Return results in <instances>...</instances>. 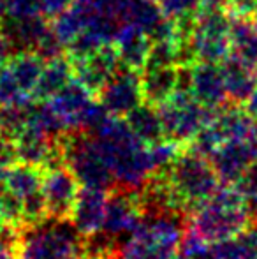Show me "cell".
<instances>
[{
  "mask_svg": "<svg viewBox=\"0 0 257 259\" xmlns=\"http://www.w3.org/2000/svg\"><path fill=\"white\" fill-rule=\"evenodd\" d=\"M46 60L34 52H16L0 69V106L34 101Z\"/></svg>",
  "mask_w": 257,
  "mask_h": 259,
  "instance_id": "52a82bcc",
  "label": "cell"
},
{
  "mask_svg": "<svg viewBox=\"0 0 257 259\" xmlns=\"http://www.w3.org/2000/svg\"><path fill=\"white\" fill-rule=\"evenodd\" d=\"M108 192H110L108 189L85 187V185H81L79 198L78 203H76L71 222L86 238L102 229L104 217H106Z\"/></svg>",
  "mask_w": 257,
  "mask_h": 259,
  "instance_id": "2e32d148",
  "label": "cell"
},
{
  "mask_svg": "<svg viewBox=\"0 0 257 259\" xmlns=\"http://www.w3.org/2000/svg\"><path fill=\"white\" fill-rule=\"evenodd\" d=\"M243 106H245V109L248 111V115H250L252 118H254L255 122H257V90H255L254 94H252L250 97H248V101Z\"/></svg>",
  "mask_w": 257,
  "mask_h": 259,
  "instance_id": "4dcf8cb0",
  "label": "cell"
},
{
  "mask_svg": "<svg viewBox=\"0 0 257 259\" xmlns=\"http://www.w3.org/2000/svg\"><path fill=\"white\" fill-rule=\"evenodd\" d=\"M224 185H234L257 160V134L243 140H229L208 157Z\"/></svg>",
  "mask_w": 257,
  "mask_h": 259,
  "instance_id": "7c38bea8",
  "label": "cell"
},
{
  "mask_svg": "<svg viewBox=\"0 0 257 259\" xmlns=\"http://www.w3.org/2000/svg\"><path fill=\"white\" fill-rule=\"evenodd\" d=\"M7 4H9V0H0V18L4 16V13H6Z\"/></svg>",
  "mask_w": 257,
  "mask_h": 259,
  "instance_id": "d6a6232c",
  "label": "cell"
},
{
  "mask_svg": "<svg viewBox=\"0 0 257 259\" xmlns=\"http://www.w3.org/2000/svg\"><path fill=\"white\" fill-rule=\"evenodd\" d=\"M6 226H7V224H6V222H4V219L0 217V231H2V229L6 228Z\"/></svg>",
  "mask_w": 257,
  "mask_h": 259,
  "instance_id": "e575fe53",
  "label": "cell"
},
{
  "mask_svg": "<svg viewBox=\"0 0 257 259\" xmlns=\"http://www.w3.org/2000/svg\"><path fill=\"white\" fill-rule=\"evenodd\" d=\"M257 219L247 196L236 185H220L219 191L187 217L194 228L210 243L233 238Z\"/></svg>",
  "mask_w": 257,
  "mask_h": 259,
  "instance_id": "7a4b0ae2",
  "label": "cell"
},
{
  "mask_svg": "<svg viewBox=\"0 0 257 259\" xmlns=\"http://www.w3.org/2000/svg\"><path fill=\"white\" fill-rule=\"evenodd\" d=\"M161 111L166 140L189 147L215 111L204 108L189 90L178 89L168 101L157 106Z\"/></svg>",
  "mask_w": 257,
  "mask_h": 259,
  "instance_id": "8992f818",
  "label": "cell"
},
{
  "mask_svg": "<svg viewBox=\"0 0 257 259\" xmlns=\"http://www.w3.org/2000/svg\"><path fill=\"white\" fill-rule=\"evenodd\" d=\"M210 247H212V243L208 240L202 238L189 224L185 226V231H183V236L178 245L180 252H183L190 259H210Z\"/></svg>",
  "mask_w": 257,
  "mask_h": 259,
  "instance_id": "4316f807",
  "label": "cell"
},
{
  "mask_svg": "<svg viewBox=\"0 0 257 259\" xmlns=\"http://www.w3.org/2000/svg\"><path fill=\"white\" fill-rule=\"evenodd\" d=\"M34 101L0 106V134L16 141L20 134L28 127L30 109Z\"/></svg>",
  "mask_w": 257,
  "mask_h": 259,
  "instance_id": "cb8c5ba5",
  "label": "cell"
},
{
  "mask_svg": "<svg viewBox=\"0 0 257 259\" xmlns=\"http://www.w3.org/2000/svg\"><path fill=\"white\" fill-rule=\"evenodd\" d=\"M124 118L127 120L132 133L148 147L166 140L161 111H159V108L155 104H150L144 101V103H141L137 108H134Z\"/></svg>",
  "mask_w": 257,
  "mask_h": 259,
  "instance_id": "ffe728a7",
  "label": "cell"
},
{
  "mask_svg": "<svg viewBox=\"0 0 257 259\" xmlns=\"http://www.w3.org/2000/svg\"><path fill=\"white\" fill-rule=\"evenodd\" d=\"M162 169L166 171L176 198L189 215L204 205L222 185L208 157L197 154L189 147L183 148L180 155Z\"/></svg>",
  "mask_w": 257,
  "mask_h": 259,
  "instance_id": "277c9868",
  "label": "cell"
},
{
  "mask_svg": "<svg viewBox=\"0 0 257 259\" xmlns=\"http://www.w3.org/2000/svg\"><path fill=\"white\" fill-rule=\"evenodd\" d=\"M72 65H74V78L97 96V92L118 71L122 64L115 45H108L83 58H74Z\"/></svg>",
  "mask_w": 257,
  "mask_h": 259,
  "instance_id": "5bb4252c",
  "label": "cell"
},
{
  "mask_svg": "<svg viewBox=\"0 0 257 259\" xmlns=\"http://www.w3.org/2000/svg\"><path fill=\"white\" fill-rule=\"evenodd\" d=\"M97 99L113 116H127L134 108L144 103L141 71L120 65L118 71L97 92Z\"/></svg>",
  "mask_w": 257,
  "mask_h": 259,
  "instance_id": "30bf717a",
  "label": "cell"
},
{
  "mask_svg": "<svg viewBox=\"0 0 257 259\" xmlns=\"http://www.w3.org/2000/svg\"><path fill=\"white\" fill-rule=\"evenodd\" d=\"M4 16L23 18V16H44L39 0H9Z\"/></svg>",
  "mask_w": 257,
  "mask_h": 259,
  "instance_id": "83f0119b",
  "label": "cell"
},
{
  "mask_svg": "<svg viewBox=\"0 0 257 259\" xmlns=\"http://www.w3.org/2000/svg\"><path fill=\"white\" fill-rule=\"evenodd\" d=\"M210 259H257V219L240 235L212 243Z\"/></svg>",
  "mask_w": 257,
  "mask_h": 259,
  "instance_id": "7402d4cb",
  "label": "cell"
},
{
  "mask_svg": "<svg viewBox=\"0 0 257 259\" xmlns=\"http://www.w3.org/2000/svg\"><path fill=\"white\" fill-rule=\"evenodd\" d=\"M52 23L46 16H2L0 18V34L7 39L13 52H35Z\"/></svg>",
  "mask_w": 257,
  "mask_h": 259,
  "instance_id": "9a60e30c",
  "label": "cell"
},
{
  "mask_svg": "<svg viewBox=\"0 0 257 259\" xmlns=\"http://www.w3.org/2000/svg\"><path fill=\"white\" fill-rule=\"evenodd\" d=\"M57 143L62 152L64 164L76 175L85 187L108 189L115 185V178L99 150L92 131L67 129L57 136Z\"/></svg>",
  "mask_w": 257,
  "mask_h": 259,
  "instance_id": "5b68a950",
  "label": "cell"
},
{
  "mask_svg": "<svg viewBox=\"0 0 257 259\" xmlns=\"http://www.w3.org/2000/svg\"><path fill=\"white\" fill-rule=\"evenodd\" d=\"M4 182L6 185L20 196L21 199L42 191V180H44V169L32 164L18 162L13 167L4 171Z\"/></svg>",
  "mask_w": 257,
  "mask_h": 259,
  "instance_id": "603a6c76",
  "label": "cell"
},
{
  "mask_svg": "<svg viewBox=\"0 0 257 259\" xmlns=\"http://www.w3.org/2000/svg\"><path fill=\"white\" fill-rule=\"evenodd\" d=\"M164 16L175 20L180 25H192L201 13V0H155Z\"/></svg>",
  "mask_w": 257,
  "mask_h": 259,
  "instance_id": "d4e9b609",
  "label": "cell"
},
{
  "mask_svg": "<svg viewBox=\"0 0 257 259\" xmlns=\"http://www.w3.org/2000/svg\"><path fill=\"white\" fill-rule=\"evenodd\" d=\"M41 2V9L48 20H53L55 16H59L62 11L67 9L74 0H39Z\"/></svg>",
  "mask_w": 257,
  "mask_h": 259,
  "instance_id": "f546056e",
  "label": "cell"
},
{
  "mask_svg": "<svg viewBox=\"0 0 257 259\" xmlns=\"http://www.w3.org/2000/svg\"><path fill=\"white\" fill-rule=\"evenodd\" d=\"M16 259H86V236L71 221H53L20 229Z\"/></svg>",
  "mask_w": 257,
  "mask_h": 259,
  "instance_id": "3957f363",
  "label": "cell"
},
{
  "mask_svg": "<svg viewBox=\"0 0 257 259\" xmlns=\"http://www.w3.org/2000/svg\"><path fill=\"white\" fill-rule=\"evenodd\" d=\"M229 103L245 104L257 90V67L241 58L229 55L220 62Z\"/></svg>",
  "mask_w": 257,
  "mask_h": 259,
  "instance_id": "e0dca14e",
  "label": "cell"
},
{
  "mask_svg": "<svg viewBox=\"0 0 257 259\" xmlns=\"http://www.w3.org/2000/svg\"><path fill=\"white\" fill-rule=\"evenodd\" d=\"M86 259H110V257H86Z\"/></svg>",
  "mask_w": 257,
  "mask_h": 259,
  "instance_id": "d590c367",
  "label": "cell"
},
{
  "mask_svg": "<svg viewBox=\"0 0 257 259\" xmlns=\"http://www.w3.org/2000/svg\"><path fill=\"white\" fill-rule=\"evenodd\" d=\"M92 134L117 185L139 189L155 171L150 147L132 133L124 116L110 115Z\"/></svg>",
  "mask_w": 257,
  "mask_h": 259,
  "instance_id": "6da1fadb",
  "label": "cell"
},
{
  "mask_svg": "<svg viewBox=\"0 0 257 259\" xmlns=\"http://www.w3.org/2000/svg\"><path fill=\"white\" fill-rule=\"evenodd\" d=\"M248 203H250V208H252V211H254V213L257 215V192H255V194H254V198H250V201H248Z\"/></svg>",
  "mask_w": 257,
  "mask_h": 259,
  "instance_id": "1f68e13d",
  "label": "cell"
},
{
  "mask_svg": "<svg viewBox=\"0 0 257 259\" xmlns=\"http://www.w3.org/2000/svg\"><path fill=\"white\" fill-rule=\"evenodd\" d=\"M81 184L76 175L65 164L44 171L42 192L48 205L49 219L53 221H71L76 203L79 198Z\"/></svg>",
  "mask_w": 257,
  "mask_h": 259,
  "instance_id": "8fae6325",
  "label": "cell"
},
{
  "mask_svg": "<svg viewBox=\"0 0 257 259\" xmlns=\"http://www.w3.org/2000/svg\"><path fill=\"white\" fill-rule=\"evenodd\" d=\"M171 259H190V257H189V256H185L183 252H180V250H176V252L171 256Z\"/></svg>",
  "mask_w": 257,
  "mask_h": 259,
  "instance_id": "836d02e7",
  "label": "cell"
},
{
  "mask_svg": "<svg viewBox=\"0 0 257 259\" xmlns=\"http://www.w3.org/2000/svg\"><path fill=\"white\" fill-rule=\"evenodd\" d=\"M115 48H117L122 65L141 71L146 64L148 53H150L151 37L143 28L124 23L115 39Z\"/></svg>",
  "mask_w": 257,
  "mask_h": 259,
  "instance_id": "d6986e66",
  "label": "cell"
},
{
  "mask_svg": "<svg viewBox=\"0 0 257 259\" xmlns=\"http://www.w3.org/2000/svg\"><path fill=\"white\" fill-rule=\"evenodd\" d=\"M74 79V65L69 55H60L52 60H46L42 69L41 79L37 83V89L34 94V101H48L57 92L64 89L65 85Z\"/></svg>",
  "mask_w": 257,
  "mask_h": 259,
  "instance_id": "44dd1931",
  "label": "cell"
},
{
  "mask_svg": "<svg viewBox=\"0 0 257 259\" xmlns=\"http://www.w3.org/2000/svg\"><path fill=\"white\" fill-rule=\"evenodd\" d=\"M20 162L16 141L0 134V171H6Z\"/></svg>",
  "mask_w": 257,
  "mask_h": 259,
  "instance_id": "f1b7e54d",
  "label": "cell"
},
{
  "mask_svg": "<svg viewBox=\"0 0 257 259\" xmlns=\"http://www.w3.org/2000/svg\"><path fill=\"white\" fill-rule=\"evenodd\" d=\"M195 60L220 62L231 55V18L227 11H201L189 35Z\"/></svg>",
  "mask_w": 257,
  "mask_h": 259,
  "instance_id": "ba28073f",
  "label": "cell"
},
{
  "mask_svg": "<svg viewBox=\"0 0 257 259\" xmlns=\"http://www.w3.org/2000/svg\"><path fill=\"white\" fill-rule=\"evenodd\" d=\"M141 87L144 101L162 104L180 87V65H146L141 69Z\"/></svg>",
  "mask_w": 257,
  "mask_h": 259,
  "instance_id": "ac0fdd59",
  "label": "cell"
},
{
  "mask_svg": "<svg viewBox=\"0 0 257 259\" xmlns=\"http://www.w3.org/2000/svg\"><path fill=\"white\" fill-rule=\"evenodd\" d=\"M0 217L9 226L23 229V203L21 198L16 196L6 182L0 180Z\"/></svg>",
  "mask_w": 257,
  "mask_h": 259,
  "instance_id": "484cf974",
  "label": "cell"
},
{
  "mask_svg": "<svg viewBox=\"0 0 257 259\" xmlns=\"http://www.w3.org/2000/svg\"><path fill=\"white\" fill-rule=\"evenodd\" d=\"M144 221L137 189H127L115 184L108 192L106 217L102 231L120 240L124 235H132Z\"/></svg>",
  "mask_w": 257,
  "mask_h": 259,
  "instance_id": "9c48e42d",
  "label": "cell"
},
{
  "mask_svg": "<svg viewBox=\"0 0 257 259\" xmlns=\"http://www.w3.org/2000/svg\"><path fill=\"white\" fill-rule=\"evenodd\" d=\"M189 92L204 108L212 109V111H219L220 108H224L229 97H227L220 64L201 60L190 64Z\"/></svg>",
  "mask_w": 257,
  "mask_h": 259,
  "instance_id": "4fadbf2b",
  "label": "cell"
}]
</instances>
